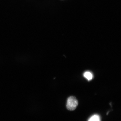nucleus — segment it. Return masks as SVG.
Wrapping results in <instances>:
<instances>
[{
	"label": "nucleus",
	"instance_id": "nucleus-1",
	"mask_svg": "<svg viewBox=\"0 0 121 121\" xmlns=\"http://www.w3.org/2000/svg\"><path fill=\"white\" fill-rule=\"evenodd\" d=\"M78 104V100L74 96H71L68 98L66 107L68 110L70 111L74 110Z\"/></svg>",
	"mask_w": 121,
	"mask_h": 121
},
{
	"label": "nucleus",
	"instance_id": "nucleus-3",
	"mask_svg": "<svg viewBox=\"0 0 121 121\" xmlns=\"http://www.w3.org/2000/svg\"><path fill=\"white\" fill-rule=\"evenodd\" d=\"M88 121H101L100 118L98 115L95 114L91 116Z\"/></svg>",
	"mask_w": 121,
	"mask_h": 121
},
{
	"label": "nucleus",
	"instance_id": "nucleus-2",
	"mask_svg": "<svg viewBox=\"0 0 121 121\" xmlns=\"http://www.w3.org/2000/svg\"><path fill=\"white\" fill-rule=\"evenodd\" d=\"M83 75L84 78H86L88 81L91 80L93 77V74L91 73L88 71L85 72L83 74Z\"/></svg>",
	"mask_w": 121,
	"mask_h": 121
}]
</instances>
